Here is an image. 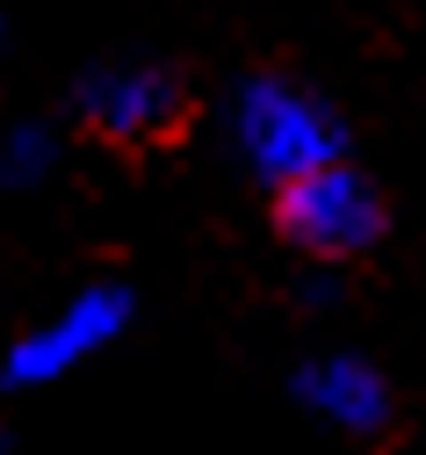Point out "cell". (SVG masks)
I'll return each instance as SVG.
<instances>
[{"instance_id": "cell-4", "label": "cell", "mask_w": 426, "mask_h": 455, "mask_svg": "<svg viewBox=\"0 0 426 455\" xmlns=\"http://www.w3.org/2000/svg\"><path fill=\"white\" fill-rule=\"evenodd\" d=\"M124 290H94V297H80L66 318L51 325V339H29V347H15V362H8V376H58L73 355H87V347H101L109 339V325H124Z\"/></svg>"}, {"instance_id": "cell-3", "label": "cell", "mask_w": 426, "mask_h": 455, "mask_svg": "<svg viewBox=\"0 0 426 455\" xmlns=\"http://www.w3.org/2000/svg\"><path fill=\"white\" fill-rule=\"evenodd\" d=\"M80 101L109 145H159L181 124V87L166 73H101Z\"/></svg>"}, {"instance_id": "cell-2", "label": "cell", "mask_w": 426, "mask_h": 455, "mask_svg": "<svg viewBox=\"0 0 426 455\" xmlns=\"http://www.w3.org/2000/svg\"><path fill=\"white\" fill-rule=\"evenodd\" d=\"M238 131H246V152L268 166L275 181L303 174V166L340 159V131H333V116H326L318 101H303L296 87H275V80L246 94V108H238Z\"/></svg>"}, {"instance_id": "cell-5", "label": "cell", "mask_w": 426, "mask_h": 455, "mask_svg": "<svg viewBox=\"0 0 426 455\" xmlns=\"http://www.w3.org/2000/svg\"><path fill=\"white\" fill-rule=\"evenodd\" d=\"M311 397L326 412H340L347 427H383V383L369 376V369H354V362H333V369H318L311 376Z\"/></svg>"}, {"instance_id": "cell-1", "label": "cell", "mask_w": 426, "mask_h": 455, "mask_svg": "<svg viewBox=\"0 0 426 455\" xmlns=\"http://www.w3.org/2000/svg\"><path fill=\"white\" fill-rule=\"evenodd\" d=\"M275 224H282L289 246L318 253V260H340V253H361L383 232V203H376V188L361 181L354 166L326 159V166H303V174L282 181Z\"/></svg>"}]
</instances>
